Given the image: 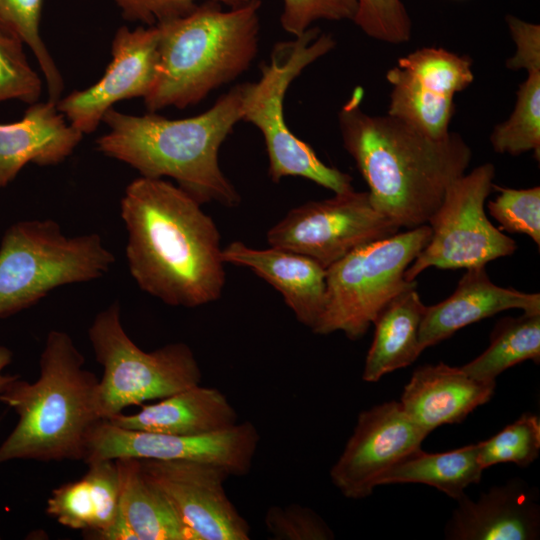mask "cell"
<instances>
[{
    "label": "cell",
    "mask_w": 540,
    "mask_h": 540,
    "mask_svg": "<svg viewBox=\"0 0 540 540\" xmlns=\"http://www.w3.org/2000/svg\"><path fill=\"white\" fill-rule=\"evenodd\" d=\"M447 521L452 540H534L540 535V507L521 479L492 487L477 500L464 495Z\"/></svg>",
    "instance_id": "cell-17"
},
{
    "label": "cell",
    "mask_w": 540,
    "mask_h": 540,
    "mask_svg": "<svg viewBox=\"0 0 540 540\" xmlns=\"http://www.w3.org/2000/svg\"><path fill=\"white\" fill-rule=\"evenodd\" d=\"M13 361V352L11 349L4 345H0V396L5 390V388L16 378L19 374H11L6 372L7 367ZM1 404V401H0Z\"/></svg>",
    "instance_id": "cell-38"
},
{
    "label": "cell",
    "mask_w": 540,
    "mask_h": 540,
    "mask_svg": "<svg viewBox=\"0 0 540 540\" xmlns=\"http://www.w3.org/2000/svg\"><path fill=\"white\" fill-rule=\"evenodd\" d=\"M482 468L500 463L525 467L537 459L540 451V419L524 413L493 437L478 442Z\"/></svg>",
    "instance_id": "cell-30"
},
{
    "label": "cell",
    "mask_w": 540,
    "mask_h": 540,
    "mask_svg": "<svg viewBox=\"0 0 540 540\" xmlns=\"http://www.w3.org/2000/svg\"><path fill=\"white\" fill-rule=\"evenodd\" d=\"M107 421L129 430L201 436L230 429L238 423V414L221 390L198 384Z\"/></svg>",
    "instance_id": "cell-22"
},
{
    "label": "cell",
    "mask_w": 540,
    "mask_h": 540,
    "mask_svg": "<svg viewBox=\"0 0 540 540\" xmlns=\"http://www.w3.org/2000/svg\"><path fill=\"white\" fill-rule=\"evenodd\" d=\"M526 360H540V312L498 321L488 348L461 368L479 381L496 382L502 372Z\"/></svg>",
    "instance_id": "cell-27"
},
{
    "label": "cell",
    "mask_w": 540,
    "mask_h": 540,
    "mask_svg": "<svg viewBox=\"0 0 540 540\" xmlns=\"http://www.w3.org/2000/svg\"><path fill=\"white\" fill-rule=\"evenodd\" d=\"M495 167L484 163L463 174L447 189L429 220L431 237L408 266V281L427 268L469 269L514 254L516 242L497 229L485 214V201L493 189Z\"/></svg>",
    "instance_id": "cell-10"
},
{
    "label": "cell",
    "mask_w": 540,
    "mask_h": 540,
    "mask_svg": "<svg viewBox=\"0 0 540 540\" xmlns=\"http://www.w3.org/2000/svg\"><path fill=\"white\" fill-rule=\"evenodd\" d=\"M356 87L338 114L346 151L366 181L373 207L400 228L427 224L448 187L465 174L472 150L456 132L433 139L386 115L361 109Z\"/></svg>",
    "instance_id": "cell-2"
},
{
    "label": "cell",
    "mask_w": 540,
    "mask_h": 540,
    "mask_svg": "<svg viewBox=\"0 0 540 540\" xmlns=\"http://www.w3.org/2000/svg\"><path fill=\"white\" fill-rule=\"evenodd\" d=\"M244 83L220 96L207 111L184 119L156 112L129 115L110 108L103 117L109 131L97 138V150L147 178H173L198 203L237 207L241 196L224 175L218 152L242 120Z\"/></svg>",
    "instance_id": "cell-3"
},
{
    "label": "cell",
    "mask_w": 540,
    "mask_h": 540,
    "mask_svg": "<svg viewBox=\"0 0 540 540\" xmlns=\"http://www.w3.org/2000/svg\"><path fill=\"white\" fill-rule=\"evenodd\" d=\"M483 471L478 443L443 453H427L420 448L385 472L379 478L378 486L421 483L458 501L468 486L480 482Z\"/></svg>",
    "instance_id": "cell-26"
},
{
    "label": "cell",
    "mask_w": 540,
    "mask_h": 540,
    "mask_svg": "<svg viewBox=\"0 0 540 540\" xmlns=\"http://www.w3.org/2000/svg\"><path fill=\"white\" fill-rule=\"evenodd\" d=\"M120 9L122 16L132 22H141L154 26L161 22L178 18L190 13L196 6V0H112ZM224 3L231 7L239 6L250 0H207Z\"/></svg>",
    "instance_id": "cell-36"
},
{
    "label": "cell",
    "mask_w": 540,
    "mask_h": 540,
    "mask_svg": "<svg viewBox=\"0 0 540 540\" xmlns=\"http://www.w3.org/2000/svg\"><path fill=\"white\" fill-rule=\"evenodd\" d=\"M335 45L331 34L311 27L292 40L276 43L269 63L261 65L259 80L244 83L242 120L257 127L263 136L272 182L297 176L334 193L353 189L352 177L322 162L313 148L288 128L284 116V98L292 81Z\"/></svg>",
    "instance_id": "cell-6"
},
{
    "label": "cell",
    "mask_w": 540,
    "mask_h": 540,
    "mask_svg": "<svg viewBox=\"0 0 540 540\" xmlns=\"http://www.w3.org/2000/svg\"><path fill=\"white\" fill-rule=\"evenodd\" d=\"M430 237L431 228L424 224L360 246L330 265L324 309L312 332L362 338L393 297L417 286L404 273Z\"/></svg>",
    "instance_id": "cell-8"
},
{
    "label": "cell",
    "mask_w": 540,
    "mask_h": 540,
    "mask_svg": "<svg viewBox=\"0 0 540 540\" xmlns=\"http://www.w3.org/2000/svg\"><path fill=\"white\" fill-rule=\"evenodd\" d=\"M42 4L43 0H0V30L30 48L44 74L48 100L57 103L64 83L40 35Z\"/></svg>",
    "instance_id": "cell-29"
},
{
    "label": "cell",
    "mask_w": 540,
    "mask_h": 540,
    "mask_svg": "<svg viewBox=\"0 0 540 540\" xmlns=\"http://www.w3.org/2000/svg\"><path fill=\"white\" fill-rule=\"evenodd\" d=\"M120 474L119 515L136 540H188L165 496L143 475L138 458L116 459Z\"/></svg>",
    "instance_id": "cell-25"
},
{
    "label": "cell",
    "mask_w": 540,
    "mask_h": 540,
    "mask_svg": "<svg viewBox=\"0 0 540 540\" xmlns=\"http://www.w3.org/2000/svg\"><path fill=\"white\" fill-rule=\"evenodd\" d=\"M496 382L479 381L461 367L445 363L414 370L400 404L410 419L429 434L439 426L461 423L494 394Z\"/></svg>",
    "instance_id": "cell-19"
},
{
    "label": "cell",
    "mask_w": 540,
    "mask_h": 540,
    "mask_svg": "<svg viewBox=\"0 0 540 540\" xmlns=\"http://www.w3.org/2000/svg\"><path fill=\"white\" fill-rule=\"evenodd\" d=\"M428 434L405 413L399 401L363 410L352 435L330 470V478L349 499L369 497L379 478L410 453Z\"/></svg>",
    "instance_id": "cell-15"
},
{
    "label": "cell",
    "mask_w": 540,
    "mask_h": 540,
    "mask_svg": "<svg viewBox=\"0 0 540 540\" xmlns=\"http://www.w3.org/2000/svg\"><path fill=\"white\" fill-rule=\"evenodd\" d=\"M264 523L275 540H330L335 537L317 512L297 503L269 507Z\"/></svg>",
    "instance_id": "cell-34"
},
{
    "label": "cell",
    "mask_w": 540,
    "mask_h": 540,
    "mask_svg": "<svg viewBox=\"0 0 540 540\" xmlns=\"http://www.w3.org/2000/svg\"><path fill=\"white\" fill-rule=\"evenodd\" d=\"M357 0H283L282 28L294 37L302 35L319 20L353 21Z\"/></svg>",
    "instance_id": "cell-35"
},
{
    "label": "cell",
    "mask_w": 540,
    "mask_h": 540,
    "mask_svg": "<svg viewBox=\"0 0 540 540\" xmlns=\"http://www.w3.org/2000/svg\"><path fill=\"white\" fill-rule=\"evenodd\" d=\"M156 25L130 30L120 27L112 41V60L102 78L84 90L57 101L67 121L83 134L94 132L105 113L119 101L149 94L159 64Z\"/></svg>",
    "instance_id": "cell-16"
},
{
    "label": "cell",
    "mask_w": 540,
    "mask_h": 540,
    "mask_svg": "<svg viewBox=\"0 0 540 540\" xmlns=\"http://www.w3.org/2000/svg\"><path fill=\"white\" fill-rule=\"evenodd\" d=\"M400 227L354 189L292 208L266 235L272 247L290 250L327 269L354 249L390 237Z\"/></svg>",
    "instance_id": "cell-11"
},
{
    "label": "cell",
    "mask_w": 540,
    "mask_h": 540,
    "mask_svg": "<svg viewBox=\"0 0 540 540\" xmlns=\"http://www.w3.org/2000/svg\"><path fill=\"white\" fill-rule=\"evenodd\" d=\"M353 22L369 37L402 44L411 38V20L401 0H357Z\"/></svg>",
    "instance_id": "cell-33"
},
{
    "label": "cell",
    "mask_w": 540,
    "mask_h": 540,
    "mask_svg": "<svg viewBox=\"0 0 540 540\" xmlns=\"http://www.w3.org/2000/svg\"><path fill=\"white\" fill-rule=\"evenodd\" d=\"M528 72L519 85L514 110L503 123L497 124L490 141L495 152L519 155L533 151L540 156V69Z\"/></svg>",
    "instance_id": "cell-28"
},
{
    "label": "cell",
    "mask_w": 540,
    "mask_h": 540,
    "mask_svg": "<svg viewBox=\"0 0 540 540\" xmlns=\"http://www.w3.org/2000/svg\"><path fill=\"white\" fill-rule=\"evenodd\" d=\"M79 479L51 491L46 513L60 525L101 540L119 514L120 474L116 459L87 463Z\"/></svg>",
    "instance_id": "cell-23"
},
{
    "label": "cell",
    "mask_w": 540,
    "mask_h": 540,
    "mask_svg": "<svg viewBox=\"0 0 540 540\" xmlns=\"http://www.w3.org/2000/svg\"><path fill=\"white\" fill-rule=\"evenodd\" d=\"M386 79L392 89L387 114L433 139L446 137L456 93L474 80L467 56L423 47L398 59Z\"/></svg>",
    "instance_id": "cell-13"
},
{
    "label": "cell",
    "mask_w": 540,
    "mask_h": 540,
    "mask_svg": "<svg viewBox=\"0 0 540 540\" xmlns=\"http://www.w3.org/2000/svg\"><path fill=\"white\" fill-rule=\"evenodd\" d=\"M23 43L0 30V102H37L42 82L30 66Z\"/></svg>",
    "instance_id": "cell-32"
},
{
    "label": "cell",
    "mask_w": 540,
    "mask_h": 540,
    "mask_svg": "<svg viewBox=\"0 0 540 540\" xmlns=\"http://www.w3.org/2000/svg\"><path fill=\"white\" fill-rule=\"evenodd\" d=\"M120 210L129 271L142 291L186 308L221 297L220 233L200 203L162 178L141 176L126 187Z\"/></svg>",
    "instance_id": "cell-1"
},
{
    "label": "cell",
    "mask_w": 540,
    "mask_h": 540,
    "mask_svg": "<svg viewBox=\"0 0 540 540\" xmlns=\"http://www.w3.org/2000/svg\"><path fill=\"white\" fill-rule=\"evenodd\" d=\"M114 263L97 233L68 237L51 219L15 222L0 243V319L58 287L101 278Z\"/></svg>",
    "instance_id": "cell-7"
},
{
    "label": "cell",
    "mask_w": 540,
    "mask_h": 540,
    "mask_svg": "<svg viewBox=\"0 0 540 540\" xmlns=\"http://www.w3.org/2000/svg\"><path fill=\"white\" fill-rule=\"evenodd\" d=\"M83 135L50 100L30 104L17 122L0 123V188L10 184L28 163H62Z\"/></svg>",
    "instance_id": "cell-21"
},
{
    "label": "cell",
    "mask_w": 540,
    "mask_h": 540,
    "mask_svg": "<svg viewBox=\"0 0 540 540\" xmlns=\"http://www.w3.org/2000/svg\"><path fill=\"white\" fill-rule=\"evenodd\" d=\"M513 308L523 312H540V294L494 284L485 266L466 269L447 299L426 306L419 329L420 346L425 350L451 337L461 328Z\"/></svg>",
    "instance_id": "cell-20"
},
{
    "label": "cell",
    "mask_w": 540,
    "mask_h": 540,
    "mask_svg": "<svg viewBox=\"0 0 540 540\" xmlns=\"http://www.w3.org/2000/svg\"><path fill=\"white\" fill-rule=\"evenodd\" d=\"M225 263L243 266L281 293L298 322L311 330L325 305L326 269L305 255L272 247L251 248L233 241L222 250Z\"/></svg>",
    "instance_id": "cell-18"
},
{
    "label": "cell",
    "mask_w": 540,
    "mask_h": 540,
    "mask_svg": "<svg viewBox=\"0 0 540 540\" xmlns=\"http://www.w3.org/2000/svg\"><path fill=\"white\" fill-rule=\"evenodd\" d=\"M416 288L397 294L376 316L362 374L364 381L377 382L387 373L411 365L422 353L419 329L426 306Z\"/></svg>",
    "instance_id": "cell-24"
},
{
    "label": "cell",
    "mask_w": 540,
    "mask_h": 540,
    "mask_svg": "<svg viewBox=\"0 0 540 540\" xmlns=\"http://www.w3.org/2000/svg\"><path fill=\"white\" fill-rule=\"evenodd\" d=\"M260 7L250 0L224 11L207 1L157 24L159 64L147 110L195 105L248 70L258 52Z\"/></svg>",
    "instance_id": "cell-5"
},
{
    "label": "cell",
    "mask_w": 540,
    "mask_h": 540,
    "mask_svg": "<svg viewBox=\"0 0 540 540\" xmlns=\"http://www.w3.org/2000/svg\"><path fill=\"white\" fill-rule=\"evenodd\" d=\"M506 22L516 44V52L508 59L507 67L526 71L540 69V26L513 15H508Z\"/></svg>",
    "instance_id": "cell-37"
},
{
    "label": "cell",
    "mask_w": 540,
    "mask_h": 540,
    "mask_svg": "<svg viewBox=\"0 0 540 540\" xmlns=\"http://www.w3.org/2000/svg\"><path fill=\"white\" fill-rule=\"evenodd\" d=\"M145 478L168 500L188 540H249L250 525L229 499L221 466L191 460L139 459Z\"/></svg>",
    "instance_id": "cell-14"
},
{
    "label": "cell",
    "mask_w": 540,
    "mask_h": 540,
    "mask_svg": "<svg viewBox=\"0 0 540 540\" xmlns=\"http://www.w3.org/2000/svg\"><path fill=\"white\" fill-rule=\"evenodd\" d=\"M259 441L250 421L218 433L178 436L129 430L100 420L90 431L83 461L124 457L202 461L223 467L230 476H244L251 470Z\"/></svg>",
    "instance_id": "cell-12"
},
{
    "label": "cell",
    "mask_w": 540,
    "mask_h": 540,
    "mask_svg": "<svg viewBox=\"0 0 540 540\" xmlns=\"http://www.w3.org/2000/svg\"><path fill=\"white\" fill-rule=\"evenodd\" d=\"M0 539H1V536H0Z\"/></svg>",
    "instance_id": "cell-39"
},
{
    "label": "cell",
    "mask_w": 540,
    "mask_h": 540,
    "mask_svg": "<svg viewBox=\"0 0 540 540\" xmlns=\"http://www.w3.org/2000/svg\"><path fill=\"white\" fill-rule=\"evenodd\" d=\"M88 337L103 367L97 391L102 420L201 383L202 371L189 345L174 342L153 351L142 350L126 333L117 301L95 316Z\"/></svg>",
    "instance_id": "cell-9"
},
{
    "label": "cell",
    "mask_w": 540,
    "mask_h": 540,
    "mask_svg": "<svg viewBox=\"0 0 540 540\" xmlns=\"http://www.w3.org/2000/svg\"><path fill=\"white\" fill-rule=\"evenodd\" d=\"M499 192L487 204L491 216L510 233L528 235L540 246V187L514 189L493 184Z\"/></svg>",
    "instance_id": "cell-31"
},
{
    "label": "cell",
    "mask_w": 540,
    "mask_h": 540,
    "mask_svg": "<svg viewBox=\"0 0 540 540\" xmlns=\"http://www.w3.org/2000/svg\"><path fill=\"white\" fill-rule=\"evenodd\" d=\"M65 331L51 330L39 359V376H19L0 396L17 415L0 443V464L83 460L92 428L102 420L97 409L99 379Z\"/></svg>",
    "instance_id": "cell-4"
}]
</instances>
